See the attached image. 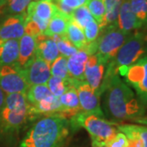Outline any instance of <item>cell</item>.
<instances>
[{"instance_id": "cell-1", "label": "cell", "mask_w": 147, "mask_h": 147, "mask_svg": "<svg viewBox=\"0 0 147 147\" xmlns=\"http://www.w3.org/2000/svg\"><path fill=\"white\" fill-rule=\"evenodd\" d=\"M105 115L113 120L136 121L146 113V107L119 74L112 76L103 92Z\"/></svg>"}, {"instance_id": "cell-2", "label": "cell", "mask_w": 147, "mask_h": 147, "mask_svg": "<svg viewBox=\"0 0 147 147\" xmlns=\"http://www.w3.org/2000/svg\"><path fill=\"white\" fill-rule=\"evenodd\" d=\"M74 131L69 119L59 115L39 118L17 147H65Z\"/></svg>"}, {"instance_id": "cell-3", "label": "cell", "mask_w": 147, "mask_h": 147, "mask_svg": "<svg viewBox=\"0 0 147 147\" xmlns=\"http://www.w3.org/2000/svg\"><path fill=\"white\" fill-rule=\"evenodd\" d=\"M30 104L26 93L6 95L5 102L0 111V140L14 141L23 127L30 120Z\"/></svg>"}, {"instance_id": "cell-4", "label": "cell", "mask_w": 147, "mask_h": 147, "mask_svg": "<svg viewBox=\"0 0 147 147\" xmlns=\"http://www.w3.org/2000/svg\"><path fill=\"white\" fill-rule=\"evenodd\" d=\"M146 56H147V34L139 30L131 33L115 57L106 65L105 75L99 90L100 96L105 91L107 82L112 76L119 74L121 70L136 63Z\"/></svg>"}, {"instance_id": "cell-5", "label": "cell", "mask_w": 147, "mask_h": 147, "mask_svg": "<svg viewBox=\"0 0 147 147\" xmlns=\"http://www.w3.org/2000/svg\"><path fill=\"white\" fill-rule=\"evenodd\" d=\"M74 130L80 127L88 132L92 147H105L119 132L117 123L86 112H79L69 119Z\"/></svg>"}, {"instance_id": "cell-6", "label": "cell", "mask_w": 147, "mask_h": 147, "mask_svg": "<svg viewBox=\"0 0 147 147\" xmlns=\"http://www.w3.org/2000/svg\"><path fill=\"white\" fill-rule=\"evenodd\" d=\"M131 34L122 31L116 26H106L100 30V35L96 39V53L106 65L115 57Z\"/></svg>"}, {"instance_id": "cell-7", "label": "cell", "mask_w": 147, "mask_h": 147, "mask_svg": "<svg viewBox=\"0 0 147 147\" xmlns=\"http://www.w3.org/2000/svg\"><path fill=\"white\" fill-rule=\"evenodd\" d=\"M128 86L135 90L137 96L147 105V56L119 73Z\"/></svg>"}, {"instance_id": "cell-8", "label": "cell", "mask_w": 147, "mask_h": 147, "mask_svg": "<svg viewBox=\"0 0 147 147\" xmlns=\"http://www.w3.org/2000/svg\"><path fill=\"white\" fill-rule=\"evenodd\" d=\"M0 87L6 95L26 93L29 85L22 69L16 63L0 67Z\"/></svg>"}, {"instance_id": "cell-9", "label": "cell", "mask_w": 147, "mask_h": 147, "mask_svg": "<svg viewBox=\"0 0 147 147\" xmlns=\"http://www.w3.org/2000/svg\"><path fill=\"white\" fill-rule=\"evenodd\" d=\"M74 86L77 90L79 105L82 112L94 114L100 117H105L100 108V96L92 89L86 81H79L74 79Z\"/></svg>"}, {"instance_id": "cell-10", "label": "cell", "mask_w": 147, "mask_h": 147, "mask_svg": "<svg viewBox=\"0 0 147 147\" xmlns=\"http://www.w3.org/2000/svg\"><path fill=\"white\" fill-rule=\"evenodd\" d=\"M21 69L29 86L47 84L52 76L50 65L36 56L30 60Z\"/></svg>"}, {"instance_id": "cell-11", "label": "cell", "mask_w": 147, "mask_h": 147, "mask_svg": "<svg viewBox=\"0 0 147 147\" xmlns=\"http://www.w3.org/2000/svg\"><path fill=\"white\" fill-rule=\"evenodd\" d=\"M56 9V5L49 1H32L26 9V16L32 19L41 29L42 33L47 29V25Z\"/></svg>"}, {"instance_id": "cell-12", "label": "cell", "mask_w": 147, "mask_h": 147, "mask_svg": "<svg viewBox=\"0 0 147 147\" xmlns=\"http://www.w3.org/2000/svg\"><path fill=\"white\" fill-rule=\"evenodd\" d=\"M106 65L97 53L89 56L85 65L84 81L89 84L98 96H100L99 90L105 75Z\"/></svg>"}, {"instance_id": "cell-13", "label": "cell", "mask_w": 147, "mask_h": 147, "mask_svg": "<svg viewBox=\"0 0 147 147\" xmlns=\"http://www.w3.org/2000/svg\"><path fill=\"white\" fill-rule=\"evenodd\" d=\"M25 18L26 13L7 16L0 21V39L21 38L25 34Z\"/></svg>"}, {"instance_id": "cell-14", "label": "cell", "mask_w": 147, "mask_h": 147, "mask_svg": "<svg viewBox=\"0 0 147 147\" xmlns=\"http://www.w3.org/2000/svg\"><path fill=\"white\" fill-rule=\"evenodd\" d=\"M116 26L122 31L133 33L144 29L141 21L131 11L129 0H123L116 22Z\"/></svg>"}, {"instance_id": "cell-15", "label": "cell", "mask_w": 147, "mask_h": 147, "mask_svg": "<svg viewBox=\"0 0 147 147\" xmlns=\"http://www.w3.org/2000/svg\"><path fill=\"white\" fill-rule=\"evenodd\" d=\"M35 56L51 65L61 55L58 51L57 42L53 37L39 34L36 38Z\"/></svg>"}, {"instance_id": "cell-16", "label": "cell", "mask_w": 147, "mask_h": 147, "mask_svg": "<svg viewBox=\"0 0 147 147\" xmlns=\"http://www.w3.org/2000/svg\"><path fill=\"white\" fill-rule=\"evenodd\" d=\"M59 100L61 105L60 116L69 120L74 116L81 112L77 90L74 86L70 87L63 95H61L59 97Z\"/></svg>"}, {"instance_id": "cell-17", "label": "cell", "mask_w": 147, "mask_h": 147, "mask_svg": "<svg viewBox=\"0 0 147 147\" xmlns=\"http://www.w3.org/2000/svg\"><path fill=\"white\" fill-rule=\"evenodd\" d=\"M89 55L85 50H78L77 53L67 60V66L69 77L79 81H84L85 65Z\"/></svg>"}, {"instance_id": "cell-18", "label": "cell", "mask_w": 147, "mask_h": 147, "mask_svg": "<svg viewBox=\"0 0 147 147\" xmlns=\"http://www.w3.org/2000/svg\"><path fill=\"white\" fill-rule=\"evenodd\" d=\"M70 16L65 15L56 6V9L51 17L43 34L48 37L65 35Z\"/></svg>"}, {"instance_id": "cell-19", "label": "cell", "mask_w": 147, "mask_h": 147, "mask_svg": "<svg viewBox=\"0 0 147 147\" xmlns=\"http://www.w3.org/2000/svg\"><path fill=\"white\" fill-rule=\"evenodd\" d=\"M19 39H0V67L17 62Z\"/></svg>"}, {"instance_id": "cell-20", "label": "cell", "mask_w": 147, "mask_h": 147, "mask_svg": "<svg viewBox=\"0 0 147 147\" xmlns=\"http://www.w3.org/2000/svg\"><path fill=\"white\" fill-rule=\"evenodd\" d=\"M36 38L35 37L25 34L19 38V55L16 65L23 67L26 64L35 56Z\"/></svg>"}, {"instance_id": "cell-21", "label": "cell", "mask_w": 147, "mask_h": 147, "mask_svg": "<svg viewBox=\"0 0 147 147\" xmlns=\"http://www.w3.org/2000/svg\"><path fill=\"white\" fill-rule=\"evenodd\" d=\"M65 35L74 46L77 48V50H85L88 42L84 30L73 20H71V18L69 21Z\"/></svg>"}, {"instance_id": "cell-22", "label": "cell", "mask_w": 147, "mask_h": 147, "mask_svg": "<svg viewBox=\"0 0 147 147\" xmlns=\"http://www.w3.org/2000/svg\"><path fill=\"white\" fill-rule=\"evenodd\" d=\"M26 95L28 103L30 105H36L40 101L47 99L53 96L47 84L30 86Z\"/></svg>"}, {"instance_id": "cell-23", "label": "cell", "mask_w": 147, "mask_h": 147, "mask_svg": "<svg viewBox=\"0 0 147 147\" xmlns=\"http://www.w3.org/2000/svg\"><path fill=\"white\" fill-rule=\"evenodd\" d=\"M86 6L95 21L98 24L100 30L105 29L107 26V22L105 18L104 0H87Z\"/></svg>"}, {"instance_id": "cell-24", "label": "cell", "mask_w": 147, "mask_h": 147, "mask_svg": "<svg viewBox=\"0 0 147 147\" xmlns=\"http://www.w3.org/2000/svg\"><path fill=\"white\" fill-rule=\"evenodd\" d=\"M74 79L71 78L68 79H63L55 76H51V78L47 83V85L53 96L60 97L70 87L74 86Z\"/></svg>"}, {"instance_id": "cell-25", "label": "cell", "mask_w": 147, "mask_h": 147, "mask_svg": "<svg viewBox=\"0 0 147 147\" xmlns=\"http://www.w3.org/2000/svg\"><path fill=\"white\" fill-rule=\"evenodd\" d=\"M32 1L34 0H5L1 13L7 14V16L24 14Z\"/></svg>"}, {"instance_id": "cell-26", "label": "cell", "mask_w": 147, "mask_h": 147, "mask_svg": "<svg viewBox=\"0 0 147 147\" xmlns=\"http://www.w3.org/2000/svg\"><path fill=\"white\" fill-rule=\"evenodd\" d=\"M119 131L123 132L127 137V147H143L142 140L137 131V125L135 124H123L118 125Z\"/></svg>"}, {"instance_id": "cell-27", "label": "cell", "mask_w": 147, "mask_h": 147, "mask_svg": "<svg viewBox=\"0 0 147 147\" xmlns=\"http://www.w3.org/2000/svg\"><path fill=\"white\" fill-rule=\"evenodd\" d=\"M123 0H104L107 26H116V22Z\"/></svg>"}, {"instance_id": "cell-28", "label": "cell", "mask_w": 147, "mask_h": 147, "mask_svg": "<svg viewBox=\"0 0 147 147\" xmlns=\"http://www.w3.org/2000/svg\"><path fill=\"white\" fill-rule=\"evenodd\" d=\"M67 60L68 58L60 55L50 65L52 76L58 77L63 79H68L70 78L69 74L68 66H67Z\"/></svg>"}, {"instance_id": "cell-29", "label": "cell", "mask_w": 147, "mask_h": 147, "mask_svg": "<svg viewBox=\"0 0 147 147\" xmlns=\"http://www.w3.org/2000/svg\"><path fill=\"white\" fill-rule=\"evenodd\" d=\"M53 38L57 42L58 51L61 56L69 58L77 53V48L69 40L66 35H56Z\"/></svg>"}, {"instance_id": "cell-30", "label": "cell", "mask_w": 147, "mask_h": 147, "mask_svg": "<svg viewBox=\"0 0 147 147\" xmlns=\"http://www.w3.org/2000/svg\"><path fill=\"white\" fill-rule=\"evenodd\" d=\"M131 11L147 30V0H129Z\"/></svg>"}, {"instance_id": "cell-31", "label": "cell", "mask_w": 147, "mask_h": 147, "mask_svg": "<svg viewBox=\"0 0 147 147\" xmlns=\"http://www.w3.org/2000/svg\"><path fill=\"white\" fill-rule=\"evenodd\" d=\"M71 20H73L82 30L84 27L90 21L93 20L94 18L92 17V14L90 13L88 8L87 6L84 5L79 7L78 8L74 9L72 11L70 15Z\"/></svg>"}, {"instance_id": "cell-32", "label": "cell", "mask_w": 147, "mask_h": 147, "mask_svg": "<svg viewBox=\"0 0 147 147\" xmlns=\"http://www.w3.org/2000/svg\"><path fill=\"white\" fill-rule=\"evenodd\" d=\"M52 3L65 15L70 16L73 10L86 5L87 0H53Z\"/></svg>"}, {"instance_id": "cell-33", "label": "cell", "mask_w": 147, "mask_h": 147, "mask_svg": "<svg viewBox=\"0 0 147 147\" xmlns=\"http://www.w3.org/2000/svg\"><path fill=\"white\" fill-rule=\"evenodd\" d=\"M88 43L96 41L100 35V28L94 19L90 21L83 29Z\"/></svg>"}, {"instance_id": "cell-34", "label": "cell", "mask_w": 147, "mask_h": 147, "mask_svg": "<svg viewBox=\"0 0 147 147\" xmlns=\"http://www.w3.org/2000/svg\"><path fill=\"white\" fill-rule=\"evenodd\" d=\"M127 140L126 136L123 132H117L115 137L106 144L105 147H127Z\"/></svg>"}, {"instance_id": "cell-35", "label": "cell", "mask_w": 147, "mask_h": 147, "mask_svg": "<svg viewBox=\"0 0 147 147\" xmlns=\"http://www.w3.org/2000/svg\"><path fill=\"white\" fill-rule=\"evenodd\" d=\"M137 131L142 140L143 147H147V126L137 125Z\"/></svg>"}, {"instance_id": "cell-36", "label": "cell", "mask_w": 147, "mask_h": 147, "mask_svg": "<svg viewBox=\"0 0 147 147\" xmlns=\"http://www.w3.org/2000/svg\"><path fill=\"white\" fill-rule=\"evenodd\" d=\"M6 94L4 93V92L3 91V89L0 87V111L2 110L3 105H4V102H5Z\"/></svg>"}, {"instance_id": "cell-37", "label": "cell", "mask_w": 147, "mask_h": 147, "mask_svg": "<svg viewBox=\"0 0 147 147\" xmlns=\"http://www.w3.org/2000/svg\"><path fill=\"white\" fill-rule=\"evenodd\" d=\"M137 123H142V124H145V125H147V117H142L139 119H137L135 121Z\"/></svg>"}, {"instance_id": "cell-38", "label": "cell", "mask_w": 147, "mask_h": 147, "mask_svg": "<svg viewBox=\"0 0 147 147\" xmlns=\"http://www.w3.org/2000/svg\"><path fill=\"white\" fill-rule=\"evenodd\" d=\"M4 3H5V0H0V13H1L2 9L4 6Z\"/></svg>"}, {"instance_id": "cell-39", "label": "cell", "mask_w": 147, "mask_h": 147, "mask_svg": "<svg viewBox=\"0 0 147 147\" xmlns=\"http://www.w3.org/2000/svg\"><path fill=\"white\" fill-rule=\"evenodd\" d=\"M46 1H49V2H53V0H46Z\"/></svg>"}, {"instance_id": "cell-40", "label": "cell", "mask_w": 147, "mask_h": 147, "mask_svg": "<svg viewBox=\"0 0 147 147\" xmlns=\"http://www.w3.org/2000/svg\"><path fill=\"white\" fill-rule=\"evenodd\" d=\"M34 1H38V0H34Z\"/></svg>"}]
</instances>
